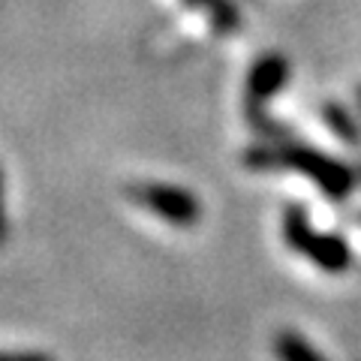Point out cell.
<instances>
[{"mask_svg": "<svg viewBox=\"0 0 361 361\" xmlns=\"http://www.w3.org/2000/svg\"><path fill=\"white\" fill-rule=\"evenodd\" d=\"M283 238L286 247H292L298 256L310 259V262L325 271V274H343L353 265V250L341 235H329V232H316L304 208L292 205L283 217Z\"/></svg>", "mask_w": 361, "mask_h": 361, "instance_id": "7a4b0ae2", "label": "cell"}, {"mask_svg": "<svg viewBox=\"0 0 361 361\" xmlns=\"http://www.w3.org/2000/svg\"><path fill=\"white\" fill-rule=\"evenodd\" d=\"M9 238V217H6V180H4V169H0V247Z\"/></svg>", "mask_w": 361, "mask_h": 361, "instance_id": "ba28073f", "label": "cell"}, {"mask_svg": "<svg viewBox=\"0 0 361 361\" xmlns=\"http://www.w3.org/2000/svg\"><path fill=\"white\" fill-rule=\"evenodd\" d=\"M241 160L253 172H298L310 178L334 202H343L361 180V175L353 172V166L334 160L325 151L307 148V145H256V148L244 151Z\"/></svg>", "mask_w": 361, "mask_h": 361, "instance_id": "6da1fadb", "label": "cell"}, {"mask_svg": "<svg viewBox=\"0 0 361 361\" xmlns=\"http://www.w3.org/2000/svg\"><path fill=\"white\" fill-rule=\"evenodd\" d=\"M274 353L286 361H319L322 353L313 343H307L301 334L295 331H280L274 337Z\"/></svg>", "mask_w": 361, "mask_h": 361, "instance_id": "52a82bcc", "label": "cell"}, {"mask_svg": "<svg viewBox=\"0 0 361 361\" xmlns=\"http://www.w3.org/2000/svg\"><path fill=\"white\" fill-rule=\"evenodd\" d=\"M322 118H325V123H329V130L341 142H346L349 148L361 145V123L353 115H349L346 106H341V103H325L322 106Z\"/></svg>", "mask_w": 361, "mask_h": 361, "instance_id": "8992f818", "label": "cell"}, {"mask_svg": "<svg viewBox=\"0 0 361 361\" xmlns=\"http://www.w3.org/2000/svg\"><path fill=\"white\" fill-rule=\"evenodd\" d=\"M355 97H358V106H361V85H358V90H355Z\"/></svg>", "mask_w": 361, "mask_h": 361, "instance_id": "9c48e42d", "label": "cell"}, {"mask_svg": "<svg viewBox=\"0 0 361 361\" xmlns=\"http://www.w3.org/2000/svg\"><path fill=\"white\" fill-rule=\"evenodd\" d=\"M184 6L205 9L211 18V27L217 30L220 37H229V33L241 30V13L235 9L232 0H184Z\"/></svg>", "mask_w": 361, "mask_h": 361, "instance_id": "5b68a950", "label": "cell"}, {"mask_svg": "<svg viewBox=\"0 0 361 361\" xmlns=\"http://www.w3.org/2000/svg\"><path fill=\"white\" fill-rule=\"evenodd\" d=\"M286 82H289V63L283 54H265L262 61H256L250 75H247V115L253 118L256 127L262 121V106Z\"/></svg>", "mask_w": 361, "mask_h": 361, "instance_id": "277c9868", "label": "cell"}, {"mask_svg": "<svg viewBox=\"0 0 361 361\" xmlns=\"http://www.w3.org/2000/svg\"><path fill=\"white\" fill-rule=\"evenodd\" d=\"M123 196H127L133 205L157 214L163 223L175 226V229H193L202 220V202L196 199V193H190L184 187H175V184L139 180V184L123 187Z\"/></svg>", "mask_w": 361, "mask_h": 361, "instance_id": "3957f363", "label": "cell"}]
</instances>
